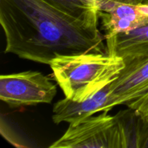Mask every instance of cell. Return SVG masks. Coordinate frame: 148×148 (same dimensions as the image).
I'll return each instance as SVG.
<instances>
[{
	"mask_svg": "<svg viewBox=\"0 0 148 148\" xmlns=\"http://www.w3.org/2000/svg\"><path fill=\"white\" fill-rule=\"evenodd\" d=\"M4 53L50 64L56 58L106 53L98 23L74 17L43 0H0Z\"/></svg>",
	"mask_w": 148,
	"mask_h": 148,
	"instance_id": "cell-1",
	"label": "cell"
},
{
	"mask_svg": "<svg viewBox=\"0 0 148 148\" xmlns=\"http://www.w3.org/2000/svg\"><path fill=\"white\" fill-rule=\"evenodd\" d=\"M66 98L82 101L113 82L125 66L124 59L106 53L59 56L49 64Z\"/></svg>",
	"mask_w": 148,
	"mask_h": 148,
	"instance_id": "cell-2",
	"label": "cell"
},
{
	"mask_svg": "<svg viewBox=\"0 0 148 148\" xmlns=\"http://www.w3.org/2000/svg\"><path fill=\"white\" fill-rule=\"evenodd\" d=\"M103 111L76 124H69L66 132L51 148H123L116 116Z\"/></svg>",
	"mask_w": 148,
	"mask_h": 148,
	"instance_id": "cell-3",
	"label": "cell"
},
{
	"mask_svg": "<svg viewBox=\"0 0 148 148\" xmlns=\"http://www.w3.org/2000/svg\"><path fill=\"white\" fill-rule=\"evenodd\" d=\"M56 92V85L38 71H25L0 77V99L10 108L49 104Z\"/></svg>",
	"mask_w": 148,
	"mask_h": 148,
	"instance_id": "cell-4",
	"label": "cell"
},
{
	"mask_svg": "<svg viewBox=\"0 0 148 148\" xmlns=\"http://www.w3.org/2000/svg\"><path fill=\"white\" fill-rule=\"evenodd\" d=\"M141 4L142 0H97L98 17L106 40L147 22Z\"/></svg>",
	"mask_w": 148,
	"mask_h": 148,
	"instance_id": "cell-5",
	"label": "cell"
},
{
	"mask_svg": "<svg viewBox=\"0 0 148 148\" xmlns=\"http://www.w3.org/2000/svg\"><path fill=\"white\" fill-rule=\"evenodd\" d=\"M125 66L110 85L114 106L127 105L148 92V55L124 59Z\"/></svg>",
	"mask_w": 148,
	"mask_h": 148,
	"instance_id": "cell-6",
	"label": "cell"
},
{
	"mask_svg": "<svg viewBox=\"0 0 148 148\" xmlns=\"http://www.w3.org/2000/svg\"><path fill=\"white\" fill-rule=\"evenodd\" d=\"M110 85L111 82L82 101H73L65 97L56 102L53 108V123L76 124L97 113L112 110L115 106L110 99Z\"/></svg>",
	"mask_w": 148,
	"mask_h": 148,
	"instance_id": "cell-7",
	"label": "cell"
},
{
	"mask_svg": "<svg viewBox=\"0 0 148 148\" xmlns=\"http://www.w3.org/2000/svg\"><path fill=\"white\" fill-rule=\"evenodd\" d=\"M107 53L124 59L148 55V21L125 33L106 39Z\"/></svg>",
	"mask_w": 148,
	"mask_h": 148,
	"instance_id": "cell-8",
	"label": "cell"
},
{
	"mask_svg": "<svg viewBox=\"0 0 148 148\" xmlns=\"http://www.w3.org/2000/svg\"><path fill=\"white\" fill-rule=\"evenodd\" d=\"M116 116L119 124L123 148H141L143 117L131 108L120 111Z\"/></svg>",
	"mask_w": 148,
	"mask_h": 148,
	"instance_id": "cell-9",
	"label": "cell"
},
{
	"mask_svg": "<svg viewBox=\"0 0 148 148\" xmlns=\"http://www.w3.org/2000/svg\"><path fill=\"white\" fill-rule=\"evenodd\" d=\"M58 10L74 17L98 23L99 21L97 0H43Z\"/></svg>",
	"mask_w": 148,
	"mask_h": 148,
	"instance_id": "cell-10",
	"label": "cell"
},
{
	"mask_svg": "<svg viewBox=\"0 0 148 148\" xmlns=\"http://www.w3.org/2000/svg\"><path fill=\"white\" fill-rule=\"evenodd\" d=\"M126 106L128 108H133L142 117H148V92L145 95L131 102L128 103Z\"/></svg>",
	"mask_w": 148,
	"mask_h": 148,
	"instance_id": "cell-11",
	"label": "cell"
},
{
	"mask_svg": "<svg viewBox=\"0 0 148 148\" xmlns=\"http://www.w3.org/2000/svg\"><path fill=\"white\" fill-rule=\"evenodd\" d=\"M143 140H142L141 148H148V117L143 118Z\"/></svg>",
	"mask_w": 148,
	"mask_h": 148,
	"instance_id": "cell-12",
	"label": "cell"
}]
</instances>
